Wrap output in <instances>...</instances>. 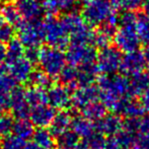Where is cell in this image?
<instances>
[{
	"label": "cell",
	"mask_w": 149,
	"mask_h": 149,
	"mask_svg": "<svg viewBox=\"0 0 149 149\" xmlns=\"http://www.w3.org/2000/svg\"><path fill=\"white\" fill-rule=\"evenodd\" d=\"M100 102L107 110L118 114L123 102L130 95V79L124 74H102L97 78Z\"/></svg>",
	"instance_id": "6da1fadb"
},
{
	"label": "cell",
	"mask_w": 149,
	"mask_h": 149,
	"mask_svg": "<svg viewBox=\"0 0 149 149\" xmlns=\"http://www.w3.org/2000/svg\"><path fill=\"white\" fill-rule=\"evenodd\" d=\"M113 1L86 0L82 7V17L91 26L110 24L116 28L119 22L118 14Z\"/></svg>",
	"instance_id": "7a4b0ae2"
},
{
	"label": "cell",
	"mask_w": 149,
	"mask_h": 149,
	"mask_svg": "<svg viewBox=\"0 0 149 149\" xmlns=\"http://www.w3.org/2000/svg\"><path fill=\"white\" fill-rule=\"evenodd\" d=\"M60 20L69 37L72 39V42L92 46L94 31L90 29L89 24L85 22L82 15L75 12H68L64 14Z\"/></svg>",
	"instance_id": "3957f363"
},
{
	"label": "cell",
	"mask_w": 149,
	"mask_h": 149,
	"mask_svg": "<svg viewBox=\"0 0 149 149\" xmlns=\"http://www.w3.org/2000/svg\"><path fill=\"white\" fill-rule=\"evenodd\" d=\"M37 62L41 66L42 71L53 78L59 76L62 69L66 66V57L61 49L47 46L39 50Z\"/></svg>",
	"instance_id": "277c9868"
},
{
	"label": "cell",
	"mask_w": 149,
	"mask_h": 149,
	"mask_svg": "<svg viewBox=\"0 0 149 149\" xmlns=\"http://www.w3.org/2000/svg\"><path fill=\"white\" fill-rule=\"evenodd\" d=\"M43 29L44 41L47 42L49 46L58 49L68 46L70 37L60 19L51 15L50 17L46 18L45 22H43Z\"/></svg>",
	"instance_id": "5b68a950"
},
{
	"label": "cell",
	"mask_w": 149,
	"mask_h": 149,
	"mask_svg": "<svg viewBox=\"0 0 149 149\" xmlns=\"http://www.w3.org/2000/svg\"><path fill=\"white\" fill-rule=\"evenodd\" d=\"M18 40L26 48H39L44 41L43 22L22 20L17 26Z\"/></svg>",
	"instance_id": "8992f818"
},
{
	"label": "cell",
	"mask_w": 149,
	"mask_h": 149,
	"mask_svg": "<svg viewBox=\"0 0 149 149\" xmlns=\"http://www.w3.org/2000/svg\"><path fill=\"white\" fill-rule=\"evenodd\" d=\"M114 43L120 52L129 53L138 50L141 41L135 24H120L114 35Z\"/></svg>",
	"instance_id": "52a82bcc"
},
{
	"label": "cell",
	"mask_w": 149,
	"mask_h": 149,
	"mask_svg": "<svg viewBox=\"0 0 149 149\" xmlns=\"http://www.w3.org/2000/svg\"><path fill=\"white\" fill-rule=\"evenodd\" d=\"M96 55L97 54L95 49L91 45L72 42L67 48L65 57L70 65L80 67L85 64L94 63L96 60Z\"/></svg>",
	"instance_id": "ba28073f"
},
{
	"label": "cell",
	"mask_w": 149,
	"mask_h": 149,
	"mask_svg": "<svg viewBox=\"0 0 149 149\" xmlns=\"http://www.w3.org/2000/svg\"><path fill=\"white\" fill-rule=\"evenodd\" d=\"M121 62V52L114 47H106L100 49V52L96 55L95 64L97 66L98 72L102 74H115L120 69Z\"/></svg>",
	"instance_id": "9c48e42d"
},
{
	"label": "cell",
	"mask_w": 149,
	"mask_h": 149,
	"mask_svg": "<svg viewBox=\"0 0 149 149\" xmlns=\"http://www.w3.org/2000/svg\"><path fill=\"white\" fill-rule=\"evenodd\" d=\"M146 67V58L139 50L126 53L122 57L120 70L126 76H133L138 73L143 72Z\"/></svg>",
	"instance_id": "30bf717a"
},
{
	"label": "cell",
	"mask_w": 149,
	"mask_h": 149,
	"mask_svg": "<svg viewBox=\"0 0 149 149\" xmlns=\"http://www.w3.org/2000/svg\"><path fill=\"white\" fill-rule=\"evenodd\" d=\"M70 88L64 84H54L48 88L47 97L48 104L54 109L66 110L71 106Z\"/></svg>",
	"instance_id": "8fae6325"
},
{
	"label": "cell",
	"mask_w": 149,
	"mask_h": 149,
	"mask_svg": "<svg viewBox=\"0 0 149 149\" xmlns=\"http://www.w3.org/2000/svg\"><path fill=\"white\" fill-rule=\"evenodd\" d=\"M100 100V90L94 85L79 86L71 95V106L80 111L91 102Z\"/></svg>",
	"instance_id": "7c38bea8"
},
{
	"label": "cell",
	"mask_w": 149,
	"mask_h": 149,
	"mask_svg": "<svg viewBox=\"0 0 149 149\" xmlns=\"http://www.w3.org/2000/svg\"><path fill=\"white\" fill-rule=\"evenodd\" d=\"M10 98H11L10 110H11L13 117H15L17 120L30 118L31 109L26 100V89L16 86L10 92Z\"/></svg>",
	"instance_id": "4fadbf2b"
},
{
	"label": "cell",
	"mask_w": 149,
	"mask_h": 149,
	"mask_svg": "<svg viewBox=\"0 0 149 149\" xmlns=\"http://www.w3.org/2000/svg\"><path fill=\"white\" fill-rule=\"evenodd\" d=\"M123 120L118 114H106L102 119L95 122V129L96 132L104 137L109 136L112 138L123 129Z\"/></svg>",
	"instance_id": "5bb4252c"
},
{
	"label": "cell",
	"mask_w": 149,
	"mask_h": 149,
	"mask_svg": "<svg viewBox=\"0 0 149 149\" xmlns=\"http://www.w3.org/2000/svg\"><path fill=\"white\" fill-rule=\"evenodd\" d=\"M8 70L17 82H28L33 71V63L26 56H22L19 59L8 63Z\"/></svg>",
	"instance_id": "9a60e30c"
},
{
	"label": "cell",
	"mask_w": 149,
	"mask_h": 149,
	"mask_svg": "<svg viewBox=\"0 0 149 149\" xmlns=\"http://www.w3.org/2000/svg\"><path fill=\"white\" fill-rule=\"evenodd\" d=\"M56 115V109L50 104H41L33 107L31 110L30 119L33 126L38 128H46L50 126Z\"/></svg>",
	"instance_id": "2e32d148"
},
{
	"label": "cell",
	"mask_w": 149,
	"mask_h": 149,
	"mask_svg": "<svg viewBox=\"0 0 149 149\" xmlns=\"http://www.w3.org/2000/svg\"><path fill=\"white\" fill-rule=\"evenodd\" d=\"M16 7L22 17L29 22L38 20L45 11L43 3L39 0H17Z\"/></svg>",
	"instance_id": "e0dca14e"
},
{
	"label": "cell",
	"mask_w": 149,
	"mask_h": 149,
	"mask_svg": "<svg viewBox=\"0 0 149 149\" xmlns=\"http://www.w3.org/2000/svg\"><path fill=\"white\" fill-rule=\"evenodd\" d=\"M70 127L71 130L75 132L79 138H83L84 140L88 139L96 132L95 124H93V122L89 121L83 116L72 118Z\"/></svg>",
	"instance_id": "ac0fdd59"
},
{
	"label": "cell",
	"mask_w": 149,
	"mask_h": 149,
	"mask_svg": "<svg viewBox=\"0 0 149 149\" xmlns=\"http://www.w3.org/2000/svg\"><path fill=\"white\" fill-rule=\"evenodd\" d=\"M71 121L72 117L70 113L66 110H60V112L56 113L53 121L50 124V132L54 136H59L63 132L69 130Z\"/></svg>",
	"instance_id": "d6986e66"
},
{
	"label": "cell",
	"mask_w": 149,
	"mask_h": 149,
	"mask_svg": "<svg viewBox=\"0 0 149 149\" xmlns=\"http://www.w3.org/2000/svg\"><path fill=\"white\" fill-rule=\"evenodd\" d=\"M78 0H44L43 6L46 12L51 15L59 12H68L76 6Z\"/></svg>",
	"instance_id": "ffe728a7"
},
{
	"label": "cell",
	"mask_w": 149,
	"mask_h": 149,
	"mask_svg": "<svg viewBox=\"0 0 149 149\" xmlns=\"http://www.w3.org/2000/svg\"><path fill=\"white\" fill-rule=\"evenodd\" d=\"M98 74V69L95 62L85 64L78 67V77H77V84L79 86H87L92 85L96 80Z\"/></svg>",
	"instance_id": "44dd1931"
},
{
	"label": "cell",
	"mask_w": 149,
	"mask_h": 149,
	"mask_svg": "<svg viewBox=\"0 0 149 149\" xmlns=\"http://www.w3.org/2000/svg\"><path fill=\"white\" fill-rule=\"evenodd\" d=\"M145 114L143 107L139 100H135L132 97H128L122 104L118 115H123L126 118H140Z\"/></svg>",
	"instance_id": "7402d4cb"
},
{
	"label": "cell",
	"mask_w": 149,
	"mask_h": 149,
	"mask_svg": "<svg viewBox=\"0 0 149 149\" xmlns=\"http://www.w3.org/2000/svg\"><path fill=\"white\" fill-rule=\"evenodd\" d=\"M115 26H112L110 24H104L96 33H94L93 41L92 45L100 49H104L106 47H109L111 41L113 40L115 35Z\"/></svg>",
	"instance_id": "603a6c76"
},
{
	"label": "cell",
	"mask_w": 149,
	"mask_h": 149,
	"mask_svg": "<svg viewBox=\"0 0 149 149\" xmlns=\"http://www.w3.org/2000/svg\"><path fill=\"white\" fill-rule=\"evenodd\" d=\"M130 79V95L140 96L145 90L149 88V74L148 73H138Z\"/></svg>",
	"instance_id": "cb8c5ba5"
},
{
	"label": "cell",
	"mask_w": 149,
	"mask_h": 149,
	"mask_svg": "<svg viewBox=\"0 0 149 149\" xmlns=\"http://www.w3.org/2000/svg\"><path fill=\"white\" fill-rule=\"evenodd\" d=\"M33 139V142L38 144L41 149H55L57 146L55 136L46 128H39L36 130Z\"/></svg>",
	"instance_id": "d4e9b609"
},
{
	"label": "cell",
	"mask_w": 149,
	"mask_h": 149,
	"mask_svg": "<svg viewBox=\"0 0 149 149\" xmlns=\"http://www.w3.org/2000/svg\"><path fill=\"white\" fill-rule=\"evenodd\" d=\"M80 112L84 118L88 119L91 122H96L107 114V108L104 106L102 102L96 100V102H91L88 106L82 108Z\"/></svg>",
	"instance_id": "484cf974"
},
{
	"label": "cell",
	"mask_w": 149,
	"mask_h": 149,
	"mask_svg": "<svg viewBox=\"0 0 149 149\" xmlns=\"http://www.w3.org/2000/svg\"><path fill=\"white\" fill-rule=\"evenodd\" d=\"M12 134L17 136L18 138L22 140H29L33 136L35 133V129H33V125L31 121H28L26 119L24 120H17L14 122L12 125Z\"/></svg>",
	"instance_id": "4316f807"
},
{
	"label": "cell",
	"mask_w": 149,
	"mask_h": 149,
	"mask_svg": "<svg viewBox=\"0 0 149 149\" xmlns=\"http://www.w3.org/2000/svg\"><path fill=\"white\" fill-rule=\"evenodd\" d=\"M26 100L31 108L48 104L47 91L39 87H33L26 89Z\"/></svg>",
	"instance_id": "83f0119b"
},
{
	"label": "cell",
	"mask_w": 149,
	"mask_h": 149,
	"mask_svg": "<svg viewBox=\"0 0 149 149\" xmlns=\"http://www.w3.org/2000/svg\"><path fill=\"white\" fill-rule=\"evenodd\" d=\"M77 77H78V67L70 64L68 66H65L59 74L61 83L68 86L69 88H74L77 85Z\"/></svg>",
	"instance_id": "f1b7e54d"
},
{
	"label": "cell",
	"mask_w": 149,
	"mask_h": 149,
	"mask_svg": "<svg viewBox=\"0 0 149 149\" xmlns=\"http://www.w3.org/2000/svg\"><path fill=\"white\" fill-rule=\"evenodd\" d=\"M1 14L3 16V19L5 22H9L12 26H17L22 22V17L16 5H14L13 3H10V2L5 3L1 7Z\"/></svg>",
	"instance_id": "f546056e"
},
{
	"label": "cell",
	"mask_w": 149,
	"mask_h": 149,
	"mask_svg": "<svg viewBox=\"0 0 149 149\" xmlns=\"http://www.w3.org/2000/svg\"><path fill=\"white\" fill-rule=\"evenodd\" d=\"M79 143V137L72 130H67L57 136L56 144L59 149H74Z\"/></svg>",
	"instance_id": "4dcf8cb0"
},
{
	"label": "cell",
	"mask_w": 149,
	"mask_h": 149,
	"mask_svg": "<svg viewBox=\"0 0 149 149\" xmlns=\"http://www.w3.org/2000/svg\"><path fill=\"white\" fill-rule=\"evenodd\" d=\"M114 138L123 149H134L137 134L123 128Z\"/></svg>",
	"instance_id": "1f68e13d"
},
{
	"label": "cell",
	"mask_w": 149,
	"mask_h": 149,
	"mask_svg": "<svg viewBox=\"0 0 149 149\" xmlns=\"http://www.w3.org/2000/svg\"><path fill=\"white\" fill-rule=\"evenodd\" d=\"M28 82L30 83L33 87H39V88H49L52 85L51 77H49L43 71H33L29 78Z\"/></svg>",
	"instance_id": "d6a6232c"
},
{
	"label": "cell",
	"mask_w": 149,
	"mask_h": 149,
	"mask_svg": "<svg viewBox=\"0 0 149 149\" xmlns=\"http://www.w3.org/2000/svg\"><path fill=\"white\" fill-rule=\"evenodd\" d=\"M22 56H24V46L19 40L12 39L7 47V56H6L7 62L10 63L12 61H15L22 58Z\"/></svg>",
	"instance_id": "836d02e7"
},
{
	"label": "cell",
	"mask_w": 149,
	"mask_h": 149,
	"mask_svg": "<svg viewBox=\"0 0 149 149\" xmlns=\"http://www.w3.org/2000/svg\"><path fill=\"white\" fill-rule=\"evenodd\" d=\"M136 30L142 43H149V17L146 15L138 16L136 22Z\"/></svg>",
	"instance_id": "e575fe53"
},
{
	"label": "cell",
	"mask_w": 149,
	"mask_h": 149,
	"mask_svg": "<svg viewBox=\"0 0 149 149\" xmlns=\"http://www.w3.org/2000/svg\"><path fill=\"white\" fill-rule=\"evenodd\" d=\"M24 144V140L14 134H8L0 140V149H22Z\"/></svg>",
	"instance_id": "d590c367"
},
{
	"label": "cell",
	"mask_w": 149,
	"mask_h": 149,
	"mask_svg": "<svg viewBox=\"0 0 149 149\" xmlns=\"http://www.w3.org/2000/svg\"><path fill=\"white\" fill-rule=\"evenodd\" d=\"M115 7L124 11H135L143 6V0H113Z\"/></svg>",
	"instance_id": "8d00e7d4"
},
{
	"label": "cell",
	"mask_w": 149,
	"mask_h": 149,
	"mask_svg": "<svg viewBox=\"0 0 149 149\" xmlns=\"http://www.w3.org/2000/svg\"><path fill=\"white\" fill-rule=\"evenodd\" d=\"M14 37V26L5 20H0V42L9 43Z\"/></svg>",
	"instance_id": "74e56055"
},
{
	"label": "cell",
	"mask_w": 149,
	"mask_h": 149,
	"mask_svg": "<svg viewBox=\"0 0 149 149\" xmlns=\"http://www.w3.org/2000/svg\"><path fill=\"white\" fill-rule=\"evenodd\" d=\"M17 81L8 74L0 75V92H6L10 93L16 86H17Z\"/></svg>",
	"instance_id": "f35d334b"
},
{
	"label": "cell",
	"mask_w": 149,
	"mask_h": 149,
	"mask_svg": "<svg viewBox=\"0 0 149 149\" xmlns=\"http://www.w3.org/2000/svg\"><path fill=\"white\" fill-rule=\"evenodd\" d=\"M88 145V149H104L107 143V139L104 135L95 132L91 137L85 140Z\"/></svg>",
	"instance_id": "ab89813d"
},
{
	"label": "cell",
	"mask_w": 149,
	"mask_h": 149,
	"mask_svg": "<svg viewBox=\"0 0 149 149\" xmlns=\"http://www.w3.org/2000/svg\"><path fill=\"white\" fill-rule=\"evenodd\" d=\"M12 125L13 121L11 117L8 115H0V139L9 134L12 129Z\"/></svg>",
	"instance_id": "60d3db41"
},
{
	"label": "cell",
	"mask_w": 149,
	"mask_h": 149,
	"mask_svg": "<svg viewBox=\"0 0 149 149\" xmlns=\"http://www.w3.org/2000/svg\"><path fill=\"white\" fill-rule=\"evenodd\" d=\"M134 149H149V132L138 134Z\"/></svg>",
	"instance_id": "b9f144b4"
},
{
	"label": "cell",
	"mask_w": 149,
	"mask_h": 149,
	"mask_svg": "<svg viewBox=\"0 0 149 149\" xmlns=\"http://www.w3.org/2000/svg\"><path fill=\"white\" fill-rule=\"evenodd\" d=\"M10 107H11L10 93L0 92V111L2 113H4L7 110H10Z\"/></svg>",
	"instance_id": "7bdbcfd3"
},
{
	"label": "cell",
	"mask_w": 149,
	"mask_h": 149,
	"mask_svg": "<svg viewBox=\"0 0 149 149\" xmlns=\"http://www.w3.org/2000/svg\"><path fill=\"white\" fill-rule=\"evenodd\" d=\"M149 132V115H143L139 118V134Z\"/></svg>",
	"instance_id": "ee69618b"
},
{
	"label": "cell",
	"mask_w": 149,
	"mask_h": 149,
	"mask_svg": "<svg viewBox=\"0 0 149 149\" xmlns=\"http://www.w3.org/2000/svg\"><path fill=\"white\" fill-rule=\"evenodd\" d=\"M140 104L143 107L144 112L149 113V88L140 95Z\"/></svg>",
	"instance_id": "f6af8a7d"
},
{
	"label": "cell",
	"mask_w": 149,
	"mask_h": 149,
	"mask_svg": "<svg viewBox=\"0 0 149 149\" xmlns=\"http://www.w3.org/2000/svg\"><path fill=\"white\" fill-rule=\"evenodd\" d=\"M104 149H123L121 147V145L117 142V140L114 137H112L111 139L107 140L106 146Z\"/></svg>",
	"instance_id": "bcb514c9"
},
{
	"label": "cell",
	"mask_w": 149,
	"mask_h": 149,
	"mask_svg": "<svg viewBox=\"0 0 149 149\" xmlns=\"http://www.w3.org/2000/svg\"><path fill=\"white\" fill-rule=\"evenodd\" d=\"M6 56H7V47L4 43L0 42V62L6 60Z\"/></svg>",
	"instance_id": "7dc6e473"
},
{
	"label": "cell",
	"mask_w": 149,
	"mask_h": 149,
	"mask_svg": "<svg viewBox=\"0 0 149 149\" xmlns=\"http://www.w3.org/2000/svg\"><path fill=\"white\" fill-rule=\"evenodd\" d=\"M22 149H41L40 148V146L38 145V144H36L35 142H28V143L24 144V148Z\"/></svg>",
	"instance_id": "c3c4849f"
},
{
	"label": "cell",
	"mask_w": 149,
	"mask_h": 149,
	"mask_svg": "<svg viewBox=\"0 0 149 149\" xmlns=\"http://www.w3.org/2000/svg\"><path fill=\"white\" fill-rule=\"evenodd\" d=\"M8 66L6 64H4L3 62H0V75H3L7 72Z\"/></svg>",
	"instance_id": "681fc988"
},
{
	"label": "cell",
	"mask_w": 149,
	"mask_h": 149,
	"mask_svg": "<svg viewBox=\"0 0 149 149\" xmlns=\"http://www.w3.org/2000/svg\"><path fill=\"white\" fill-rule=\"evenodd\" d=\"M143 7L145 11V15L149 17V0H143Z\"/></svg>",
	"instance_id": "f907efd6"
},
{
	"label": "cell",
	"mask_w": 149,
	"mask_h": 149,
	"mask_svg": "<svg viewBox=\"0 0 149 149\" xmlns=\"http://www.w3.org/2000/svg\"><path fill=\"white\" fill-rule=\"evenodd\" d=\"M143 54H144V56H145V58H146V61H149V43L146 45Z\"/></svg>",
	"instance_id": "816d5d0a"
},
{
	"label": "cell",
	"mask_w": 149,
	"mask_h": 149,
	"mask_svg": "<svg viewBox=\"0 0 149 149\" xmlns=\"http://www.w3.org/2000/svg\"><path fill=\"white\" fill-rule=\"evenodd\" d=\"M146 68H147V73L149 74V61H148V64H146Z\"/></svg>",
	"instance_id": "f5cc1de1"
},
{
	"label": "cell",
	"mask_w": 149,
	"mask_h": 149,
	"mask_svg": "<svg viewBox=\"0 0 149 149\" xmlns=\"http://www.w3.org/2000/svg\"><path fill=\"white\" fill-rule=\"evenodd\" d=\"M0 15H1V7H0Z\"/></svg>",
	"instance_id": "db71d44e"
},
{
	"label": "cell",
	"mask_w": 149,
	"mask_h": 149,
	"mask_svg": "<svg viewBox=\"0 0 149 149\" xmlns=\"http://www.w3.org/2000/svg\"><path fill=\"white\" fill-rule=\"evenodd\" d=\"M1 114H3V113H2V112H1V111H0V115H1Z\"/></svg>",
	"instance_id": "11a10c76"
}]
</instances>
